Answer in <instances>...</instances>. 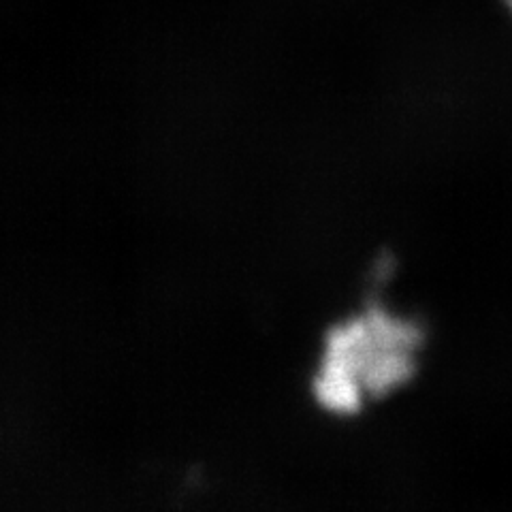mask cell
<instances>
[{"instance_id":"obj_1","label":"cell","mask_w":512,"mask_h":512,"mask_svg":"<svg viewBox=\"0 0 512 512\" xmlns=\"http://www.w3.org/2000/svg\"><path fill=\"white\" fill-rule=\"evenodd\" d=\"M419 333L402 318L370 312L342 325L327 344L318 393L325 404L350 410L410 376Z\"/></svg>"},{"instance_id":"obj_2","label":"cell","mask_w":512,"mask_h":512,"mask_svg":"<svg viewBox=\"0 0 512 512\" xmlns=\"http://www.w3.org/2000/svg\"><path fill=\"white\" fill-rule=\"evenodd\" d=\"M504 3L508 5V9H510V13H512V0H504Z\"/></svg>"}]
</instances>
